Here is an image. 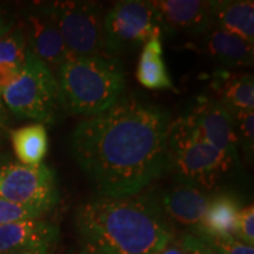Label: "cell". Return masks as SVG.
Here are the masks:
<instances>
[{
    "instance_id": "7c38bea8",
    "label": "cell",
    "mask_w": 254,
    "mask_h": 254,
    "mask_svg": "<svg viewBox=\"0 0 254 254\" xmlns=\"http://www.w3.org/2000/svg\"><path fill=\"white\" fill-rule=\"evenodd\" d=\"M58 238V227L41 218L1 225L0 254H14L38 247H53Z\"/></svg>"
},
{
    "instance_id": "6da1fadb",
    "label": "cell",
    "mask_w": 254,
    "mask_h": 254,
    "mask_svg": "<svg viewBox=\"0 0 254 254\" xmlns=\"http://www.w3.org/2000/svg\"><path fill=\"white\" fill-rule=\"evenodd\" d=\"M171 123L163 107L123 97L82 119L69 136V150L98 196L131 198L167 170Z\"/></svg>"
},
{
    "instance_id": "484cf974",
    "label": "cell",
    "mask_w": 254,
    "mask_h": 254,
    "mask_svg": "<svg viewBox=\"0 0 254 254\" xmlns=\"http://www.w3.org/2000/svg\"><path fill=\"white\" fill-rule=\"evenodd\" d=\"M18 25V17L12 7L0 4V39Z\"/></svg>"
},
{
    "instance_id": "8fae6325",
    "label": "cell",
    "mask_w": 254,
    "mask_h": 254,
    "mask_svg": "<svg viewBox=\"0 0 254 254\" xmlns=\"http://www.w3.org/2000/svg\"><path fill=\"white\" fill-rule=\"evenodd\" d=\"M157 11L161 31L198 36L211 28V1L201 0H157L152 1Z\"/></svg>"
},
{
    "instance_id": "44dd1931",
    "label": "cell",
    "mask_w": 254,
    "mask_h": 254,
    "mask_svg": "<svg viewBox=\"0 0 254 254\" xmlns=\"http://www.w3.org/2000/svg\"><path fill=\"white\" fill-rule=\"evenodd\" d=\"M192 234L205 241L218 254H254L253 246L241 243L233 236H212L198 231H192Z\"/></svg>"
},
{
    "instance_id": "cb8c5ba5",
    "label": "cell",
    "mask_w": 254,
    "mask_h": 254,
    "mask_svg": "<svg viewBox=\"0 0 254 254\" xmlns=\"http://www.w3.org/2000/svg\"><path fill=\"white\" fill-rule=\"evenodd\" d=\"M234 237L249 246L254 245V206L241 208L237 219Z\"/></svg>"
},
{
    "instance_id": "4316f807",
    "label": "cell",
    "mask_w": 254,
    "mask_h": 254,
    "mask_svg": "<svg viewBox=\"0 0 254 254\" xmlns=\"http://www.w3.org/2000/svg\"><path fill=\"white\" fill-rule=\"evenodd\" d=\"M158 254H187L177 240H171Z\"/></svg>"
},
{
    "instance_id": "4fadbf2b",
    "label": "cell",
    "mask_w": 254,
    "mask_h": 254,
    "mask_svg": "<svg viewBox=\"0 0 254 254\" xmlns=\"http://www.w3.org/2000/svg\"><path fill=\"white\" fill-rule=\"evenodd\" d=\"M209 199L206 190L179 183L164 192L158 202L165 217L184 226L194 228L204 218Z\"/></svg>"
},
{
    "instance_id": "52a82bcc",
    "label": "cell",
    "mask_w": 254,
    "mask_h": 254,
    "mask_svg": "<svg viewBox=\"0 0 254 254\" xmlns=\"http://www.w3.org/2000/svg\"><path fill=\"white\" fill-rule=\"evenodd\" d=\"M161 34L160 21L152 1L123 0L111 6L104 17L105 55L116 57L142 46Z\"/></svg>"
},
{
    "instance_id": "8992f818",
    "label": "cell",
    "mask_w": 254,
    "mask_h": 254,
    "mask_svg": "<svg viewBox=\"0 0 254 254\" xmlns=\"http://www.w3.org/2000/svg\"><path fill=\"white\" fill-rule=\"evenodd\" d=\"M43 4L71 57H91L104 52L105 12L99 2L63 0Z\"/></svg>"
},
{
    "instance_id": "d6986e66",
    "label": "cell",
    "mask_w": 254,
    "mask_h": 254,
    "mask_svg": "<svg viewBox=\"0 0 254 254\" xmlns=\"http://www.w3.org/2000/svg\"><path fill=\"white\" fill-rule=\"evenodd\" d=\"M19 164L37 166L43 164L49 150V135L43 124L34 123L19 127L9 134Z\"/></svg>"
},
{
    "instance_id": "d4e9b609",
    "label": "cell",
    "mask_w": 254,
    "mask_h": 254,
    "mask_svg": "<svg viewBox=\"0 0 254 254\" xmlns=\"http://www.w3.org/2000/svg\"><path fill=\"white\" fill-rule=\"evenodd\" d=\"M178 244L185 250L187 254H218L211 246L207 245L205 241H202L192 233H186L177 240Z\"/></svg>"
},
{
    "instance_id": "277c9868",
    "label": "cell",
    "mask_w": 254,
    "mask_h": 254,
    "mask_svg": "<svg viewBox=\"0 0 254 254\" xmlns=\"http://www.w3.org/2000/svg\"><path fill=\"white\" fill-rule=\"evenodd\" d=\"M226 153L201 139L179 117L171 123L167 145V170L179 183L211 190L237 166Z\"/></svg>"
},
{
    "instance_id": "603a6c76",
    "label": "cell",
    "mask_w": 254,
    "mask_h": 254,
    "mask_svg": "<svg viewBox=\"0 0 254 254\" xmlns=\"http://www.w3.org/2000/svg\"><path fill=\"white\" fill-rule=\"evenodd\" d=\"M44 213L37 209L24 207V206L13 204L7 200L0 198V226L11 224V222L40 219Z\"/></svg>"
},
{
    "instance_id": "f1b7e54d",
    "label": "cell",
    "mask_w": 254,
    "mask_h": 254,
    "mask_svg": "<svg viewBox=\"0 0 254 254\" xmlns=\"http://www.w3.org/2000/svg\"><path fill=\"white\" fill-rule=\"evenodd\" d=\"M5 120H6V112H5V107H4V103H2L1 98H0V131L4 128L5 125Z\"/></svg>"
},
{
    "instance_id": "5bb4252c",
    "label": "cell",
    "mask_w": 254,
    "mask_h": 254,
    "mask_svg": "<svg viewBox=\"0 0 254 254\" xmlns=\"http://www.w3.org/2000/svg\"><path fill=\"white\" fill-rule=\"evenodd\" d=\"M202 40L204 52L220 64L224 69L250 67L253 65V44L226 31L211 27Z\"/></svg>"
},
{
    "instance_id": "f546056e",
    "label": "cell",
    "mask_w": 254,
    "mask_h": 254,
    "mask_svg": "<svg viewBox=\"0 0 254 254\" xmlns=\"http://www.w3.org/2000/svg\"><path fill=\"white\" fill-rule=\"evenodd\" d=\"M77 254H92V253H90V252H86V251H84V250H80Z\"/></svg>"
},
{
    "instance_id": "ba28073f",
    "label": "cell",
    "mask_w": 254,
    "mask_h": 254,
    "mask_svg": "<svg viewBox=\"0 0 254 254\" xmlns=\"http://www.w3.org/2000/svg\"><path fill=\"white\" fill-rule=\"evenodd\" d=\"M0 198L46 214L58 205L56 172L45 164H8L0 168Z\"/></svg>"
},
{
    "instance_id": "2e32d148",
    "label": "cell",
    "mask_w": 254,
    "mask_h": 254,
    "mask_svg": "<svg viewBox=\"0 0 254 254\" xmlns=\"http://www.w3.org/2000/svg\"><path fill=\"white\" fill-rule=\"evenodd\" d=\"M211 27L226 31L254 44V2L252 0L211 1Z\"/></svg>"
},
{
    "instance_id": "83f0119b",
    "label": "cell",
    "mask_w": 254,
    "mask_h": 254,
    "mask_svg": "<svg viewBox=\"0 0 254 254\" xmlns=\"http://www.w3.org/2000/svg\"><path fill=\"white\" fill-rule=\"evenodd\" d=\"M53 247H38V249H30L20 251V252L14 254H52Z\"/></svg>"
},
{
    "instance_id": "e0dca14e",
    "label": "cell",
    "mask_w": 254,
    "mask_h": 254,
    "mask_svg": "<svg viewBox=\"0 0 254 254\" xmlns=\"http://www.w3.org/2000/svg\"><path fill=\"white\" fill-rule=\"evenodd\" d=\"M161 34L153 36L142 45L136 67V79L148 90H174L164 62Z\"/></svg>"
},
{
    "instance_id": "7a4b0ae2",
    "label": "cell",
    "mask_w": 254,
    "mask_h": 254,
    "mask_svg": "<svg viewBox=\"0 0 254 254\" xmlns=\"http://www.w3.org/2000/svg\"><path fill=\"white\" fill-rule=\"evenodd\" d=\"M74 225L81 250L92 254H158L173 240L159 202L148 196L90 199Z\"/></svg>"
},
{
    "instance_id": "ac0fdd59",
    "label": "cell",
    "mask_w": 254,
    "mask_h": 254,
    "mask_svg": "<svg viewBox=\"0 0 254 254\" xmlns=\"http://www.w3.org/2000/svg\"><path fill=\"white\" fill-rule=\"evenodd\" d=\"M240 204L228 194H219L209 199L207 209L198 226L192 231L202 232L212 236H233Z\"/></svg>"
},
{
    "instance_id": "9a60e30c",
    "label": "cell",
    "mask_w": 254,
    "mask_h": 254,
    "mask_svg": "<svg viewBox=\"0 0 254 254\" xmlns=\"http://www.w3.org/2000/svg\"><path fill=\"white\" fill-rule=\"evenodd\" d=\"M214 99L231 113L238 111H253L254 79L250 73H239L228 69H217L211 80Z\"/></svg>"
},
{
    "instance_id": "3957f363",
    "label": "cell",
    "mask_w": 254,
    "mask_h": 254,
    "mask_svg": "<svg viewBox=\"0 0 254 254\" xmlns=\"http://www.w3.org/2000/svg\"><path fill=\"white\" fill-rule=\"evenodd\" d=\"M60 109L72 116H95L122 99L126 73L116 57H72L57 69Z\"/></svg>"
},
{
    "instance_id": "30bf717a",
    "label": "cell",
    "mask_w": 254,
    "mask_h": 254,
    "mask_svg": "<svg viewBox=\"0 0 254 254\" xmlns=\"http://www.w3.org/2000/svg\"><path fill=\"white\" fill-rule=\"evenodd\" d=\"M26 38L27 50L43 62L53 73L66 60L72 58L62 34L43 2L32 6L20 24Z\"/></svg>"
},
{
    "instance_id": "ffe728a7",
    "label": "cell",
    "mask_w": 254,
    "mask_h": 254,
    "mask_svg": "<svg viewBox=\"0 0 254 254\" xmlns=\"http://www.w3.org/2000/svg\"><path fill=\"white\" fill-rule=\"evenodd\" d=\"M26 51V38L20 24L0 39V95L20 74Z\"/></svg>"
},
{
    "instance_id": "9c48e42d",
    "label": "cell",
    "mask_w": 254,
    "mask_h": 254,
    "mask_svg": "<svg viewBox=\"0 0 254 254\" xmlns=\"http://www.w3.org/2000/svg\"><path fill=\"white\" fill-rule=\"evenodd\" d=\"M182 117L200 138L239 164L233 116L226 107L212 98H204Z\"/></svg>"
},
{
    "instance_id": "7402d4cb",
    "label": "cell",
    "mask_w": 254,
    "mask_h": 254,
    "mask_svg": "<svg viewBox=\"0 0 254 254\" xmlns=\"http://www.w3.org/2000/svg\"><path fill=\"white\" fill-rule=\"evenodd\" d=\"M238 145L247 154H253L254 148V114L253 111H238L232 113Z\"/></svg>"
},
{
    "instance_id": "5b68a950",
    "label": "cell",
    "mask_w": 254,
    "mask_h": 254,
    "mask_svg": "<svg viewBox=\"0 0 254 254\" xmlns=\"http://www.w3.org/2000/svg\"><path fill=\"white\" fill-rule=\"evenodd\" d=\"M0 98L17 118L43 125L55 122L60 109L56 74L28 50L20 74L2 91Z\"/></svg>"
}]
</instances>
